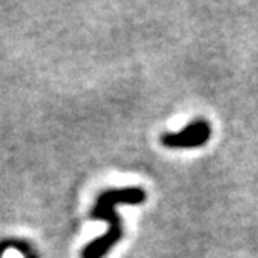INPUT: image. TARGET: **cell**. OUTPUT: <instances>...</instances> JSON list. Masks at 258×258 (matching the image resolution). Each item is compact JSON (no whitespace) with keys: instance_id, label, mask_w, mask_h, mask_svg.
Instances as JSON below:
<instances>
[{"instance_id":"7a4b0ae2","label":"cell","mask_w":258,"mask_h":258,"mask_svg":"<svg viewBox=\"0 0 258 258\" xmlns=\"http://www.w3.org/2000/svg\"><path fill=\"white\" fill-rule=\"evenodd\" d=\"M210 124L203 119L193 122L179 133H168L161 136V143L168 148H198L210 139Z\"/></svg>"},{"instance_id":"6da1fadb","label":"cell","mask_w":258,"mask_h":258,"mask_svg":"<svg viewBox=\"0 0 258 258\" xmlns=\"http://www.w3.org/2000/svg\"><path fill=\"white\" fill-rule=\"evenodd\" d=\"M146 198V193L141 188H121L109 189L102 193L96 201V206L92 210L94 220H106L109 223V231L106 235L96 238L82 250V258H102L107 250L112 248L122 236L121 220L116 213L117 205H139Z\"/></svg>"},{"instance_id":"3957f363","label":"cell","mask_w":258,"mask_h":258,"mask_svg":"<svg viewBox=\"0 0 258 258\" xmlns=\"http://www.w3.org/2000/svg\"><path fill=\"white\" fill-rule=\"evenodd\" d=\"M27 258H32V256H30V255H29V256H27Z\"/></svg>"}]
</instances>
